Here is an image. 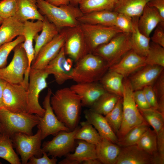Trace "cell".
<instances>
[{
	"label": "cell",
	"mask_w": 164,
	"mask_h": 164,
	"mask_svg": "<svg viewBox=\"0 0 164 164\" xmlns=\"http://www.w3.org/2000/svg\"><path fill=\"white\" fill-rule=\"evenodd\" d=\"M18 0L0 1V17L4 19L14 17L16 12Z\"/></svg>",
	"instance_id": "ee69618b"
},
{
	"label": "cell",
	"mask_w": 164,
	"mask_h": 164,
	"mask_svg": "<svg viewBox=\"0 0 164 164\" xmlns=\"http://www.w3.org/2000/svg\"><path fill=\"white\" fill-rule=\"evenodd\" d=\"M124 78L120 74L108 70L99 82L107 92L122 97Z\"/></svg>",
	"instance_id": "836d02e7"
},
{
	"label": "cell",
	"mask_w": 164,
	"mask_h": 164,
	"mask_svg": "<svg viewBox=\"0 0 164 164\" xmlns=\"http://www.w3.org/2000/svg\"><path fill=\"white\" fill-rule=\"evenodd\" d=\"M65 40V34L62 29L51 41L40 49L33 60L31 68L39 70L44 69L58 54L64 46Z\"/></svg>",
	"instance_id": "9a60e30c"
},
{
	"label": "cell",
	"mask_w": 164,
	"mask_h": 164,
	"mask_svg": "<svg viewBox=\"0 0 164 164\" xmlns=\"http://www.w3.org/2000/svg\"><path fill=\"white\" fill-rule=\"evenodd\" d=\"M147 5L156 9L161 16L164 19V0H151Z\"/></svg>",
	"instance_id": "f907efd6"
},
{
	"label": "cell",
	"mask_w": 164,
	"mask_h": 164,
	"mask_svg": "<svg viewBox=\"0 0 164 164\" xmlns=\"http://www.w3.org/2000/svg\"><path fill=\"white\" fill-rule=\"evenodd\" d=\"M48 3L56 6L69 4V0H45Z\"/></svg>",
	"instance_id": "816d5d0a"
},
{
	"label": "cell",
	"mask_w": 164,
	"mask_h": 164,
	"mask_svg": "<svg viewBox=\"0 0 164 164\" xmlns=\"http://www.w3.org/2000/svg\"><path fill=\"white\" fill-rule=\"evenodd\" d=\"M99 82L77 83L70 88L81 97L82 106L91 108L107 91Z\"/></svg>",
	"instance_id": "ffe728a7"
},
{
	"label": "cell",
	"mask_w": 164,
	"mask_h": 164,
	"mask_svg": "<svg viewBox=\"0 0 164 164\" xmlns=\"http://www.w3.org/2000/svg\"><path fill=\"white\" fill-rule=\"evenodd\" d=\"M22 33L24 38L22 45L26 53L28 61L29 69L30 71L31 64L34 58V50L33 47V41L38 33L41 31L43 22L41 20L34 22L28 20L24 23Z\"/></svg>",
	"instance_id": "603a6c76"
},
{
	"label": "cell",
	"mask_w": 164,
	"mask_h": 164,
	"mask_svg": "<svg viewBox=\"0 0 164 164\" xmlns=\"http://www.w3.org/2000/svg\"><path fill=\"white\" fill-rule=\"evenodd\" d=\"M13 147L21 157V164H27L32 156L39 158L43 155L41 147L42 140L41 131L38 129L34 135H29L19 132L11 138Z\"/></svg>",
	"instance_id": "9c48e42d"
},
{
	"label": "cell",
	"mask_w": 164,
	"mask_h": 164,
	"mask_svg": "<svg viewBox=\"0 0 164 164\" xmlns=\"http://www.w3.org/2000/svg\"><path fill=\"white\" fill-rule=\"evenodd\" d=\"M133 97L135 102L139 109L150 108L142 90L134 91Z\"/></svg>",
	"instance_id": "7dc6e473"
},
{
	"label": "cell",
	"mask_w": 164,
	"mask_h": 164,
	"mask_svg": "<svg viewBox=\"0 0 164 164\" xmlns=\"http://www.w3.org/2000/svg\"><path fill=\"white\" fill-rule=\"evenodd\" d=\"M84 114L86 121L94 126L102 138L117 143L118 138L105 117L90 109L85 110Z\"/></svg>",
	"instance_id": "7402d4cb"
},
{
	"label": "cell",
	"mask_w": 164,
	"mask_h": 164,
	"mask_svg": "<svg viewBox=\"0 0 164 164\" xmlns=\"http://www.w3.org/2000/svg\"><path fill=\"white\" fill-rule=\"evenodd\" d=\"M147 122L138 125L130 130L117 144L120 147L136 145L143 134L149 127Z\"/></svg>",
	"instance_id": "f35d334b"
},
{
	"label": "cell",
	"mask_w": 164,
	"mask_h": 164,
	"mask_svg": "<svg viewBox=\"0 0 164 164\" xmlns=\"http://www.w3.org/2000/svg\"><path fill=\"white\" fill-rule=\"evenodd\" d=\"M27 89L24 85L6 82L2 106L13 112L28 113Z\"/></svg>",
	"instance_id": "7c38bea8"
},
{
	"label": "cell",
	"mask_w": 164,
	"mask_h": 164,
	"mask_svg": "<svg viewBox=\"0 0 164 164\" xmlns=\"http://www.w3.org/2000/svg\"><path fill=\"white\" fill-rule=\"evenodd\" d=\"M0 157L11 164H21L20 159L13 149L11 138L4 133L0 137Z\"/></svg>",
	"instance_id": "8d00e7d4"
},
{
	"label": "cell",
	"mask_w": 164,
	"mask_h": 164,
	"mask_svg": "<svg viewBox=\"0 0 164 164\" xmlns=\"http://www.w3.org/2000/svg\"><path fill=\"white\" fill-rule=\"evenodd\" d=\"M72 72V80L77 83L99 82L109 66L102 58L88 53L76 62Z\"/></svg>",
	"instance_id": "3957f363"
},
{
	"label": "cell",
	"mask_w": 164,
	"mask_h": 164,
	"mask_svg": "<svg viewBox=\"0 0 164 164\" xmlns=\"http://www.w3.org/2000/svg\"><path fill=\"white\" fill-rule=\"evenodd\" d=\"M44 17V19L43 21L41 32L39 35L37 34L34 39L35 42L34 59L40 49L51 41L60 32L53 24L49 21L45 17Z\"/></svg>",
	"instance_id": "d6a6232c"
},
{
	"label": "cell",
	"mask_w": 164,
	"mask_h": 164,
	"mask_svg": "<svg viewBox=\"0 0 164 164\" xmlns=\"http://www.w3.org/2000/svg\"><path fill=\"white\" fill-rule=\"evenodd\" d=\"M162 22H164V19L157 10L147 5L139 18L138 27L142 33L147 37H150L152 31Z\"/></svg>",
	"instance_id": "d4e9b609"
},
{
	"label": "cell",
	"mask_w": 164,
	"mask_h": 164,
	"mask_svg": "<svg viewBox=\"0 0 164 164\" xmlns=\"http://www.w3.org/2000/svg\"><path fill=\"white\" fill-rule=\"evenodd\" d=\"M121 96L107 92L94 104L90 109L105 116L114 108Z\"/></svg>",
	"instance_id": "e575fe53"
},
{
	"label": "cell",
	"mask_w": 164,
	"mask_h": 164,
	"mask_svg": "<svg viewBox=\"0 0 164 164\" xmlns=\"http://www.w3.org/2000/svg\"><path fill=\"white\" fill-rule=\"evenodd\" d=\"M49 75L44 70L30 68L27 89L28 113L41 117L43 116L45 110L40 105L39 97L41 92L47 87L46 79Z\"/></svg>",
	"instance_id": "ba28073f"
},
{
	"label": "cell",
	"mask_w": 164,
	"mask_h": 164,
	"mask_svg": "<svg viewBox=\"0 0 164 164\" xmlns=\"http://www.w3.org/2000/svg\"><path fill=\"white\" fill-rule=\"evenodd\" d=\"M138 19H132L133 28L130 38L132 50L138 54L146 57L149 51L151 39L139 30L138 27Z\"/></svg>",
	"instance_id": "4dcf8cb0"
},
{
	"label": "cell",
	"mask_w": 164,
	"mask_h": 164,
	"mask_svg": "<svg viewBox=\"0 0 164 164\" xmlns=\"http://www.w3.org/2000/svg\"><path fill=\"white\" fill-rule=\"evenodd\" d=\"M115 26L123 32L131 33L133 28V19L126 15L118 13L116 18Z\"/></svg>",
	"instance_id": "f6af8a7d"
},
{
	"label": "cell",
	"mask_w": 164,
	"mask_h": 164,
	"mask_svg": "<svg viewBox=\"0 0 164 164\" xmlns=\"http://www.w3.org/2000/svg\"><path fill=\"white\" fill-rule=\"evenodd\" d=\"M152 42L164 47V22L160 23L155 29Z\"/></svg>",
	"instance_id": "c3c4849f"
},
{
	"label": "cell",
	"mask_w": 164,
	"mask_h": 164,
	"mask_svg": "<svg viewBox=\"0 0 164 164\" xmlns=\"http://www.w3.org/2000/svg\"><path fill=\"white\" fill-rule=\"evenodd\" d=\"M116 0H82L79 8L83 13L86 14L103 10L113 11Z\"/></svg>",
	"instance_id": "d590c367"
},
{
	"label": "cell",
	"mask_w": 164,
	"mask_h": 164,
	"mask_svg": "<svg viewBox=\"0 0 164 164\" xmlns=\"http://www.w3.org/2000/svg\"><path fill=\"white\" fill-rule=\"evenodd\" d=\"M151 0H116L113 11L126 15L132 19L139 18L147 3Z\"/></svg>",
	"instance_id": "f546056e"
},
{
	"label": "cell",
	"mask_w": 164,
	"mask_h": 164,
	"mask_svg": "<svg viewBox=\"0 0 164 164\" xmlns=\"http://www.w3.org/2000/svg\"><path fill=\"white\" fill-rule=\"evenodd\" d=\"M80 127L77 126L71 131L60 132L51 140L43 143V152L55 158L66 156L73 152L76 145L75 136Z\"/></svg>",
	"instance_id": "8fae6325"
},
{
	"label": "cell",
	"mask_w": 164,
	"mask_h": 164,
	"mask_svg": "<svg viewBox=\"0 0 164 164\" xmlns=\"http://www.w3.org/2000/svg\"><path fill=\"white\" fill-rule=\"evenodd\" d=\"M164 68L159 66L146 65L131 74L128 78L133 91L142 90L146 86H152L164 71Z\"/></svg>",
	"instance_id": "ac0fdd59"
},
{
	"label": "cell",
	"mask_w": 164,
	"mask_h": 164,
	"mask_svg": "<svg viewBox=\"0 0 164 164\" xmlns=\"http://www.w3.org/2000/svg\"><path fill=\"white\" fill-rule=\"evenodd\" d=\"M123 85V118L120 128L116 134L118 139L123 137L134 127L146 122L135 102L134 91L128 77L124 78Z\"/></svg>",
	"instance_id": "8992f818"
},
{
	"label": "cell",
	"mask_w": 164,
	"mask_h": 164,
	"mask_svg": "<svg viewBox=\"0 0 164 164\" xmlns=\"http://www.w3.org/2000/svg\"><path fill=\"white\" fill-rule=\"evenodd\" d=\"M145 121L153 128L157 138L158 155L164 163V114L158 110L149 108L139 109Z\"/></svg>",
	"instance_id": "e0dca14e"
},
{
	"label": "cell",
	"mask_w": 164,
	"mask_h": 164,
	"mask_svg": "<svg viewBox=\"0 0 164 164\" xmlns=\"http://www.w3.org/2000/svg\"><path fill=\"white\" fill-rule=\"evenodd\" d=\"M105 117L116 135L121 126L123 118L122 97H120L113 109Z\"/></svg>",
	"instance_id": "60d3db41"
},
{
	"label": "cell",
	"mask_w": 164,
	"mask_h": 164,
	"mask_svg": "<svg viewBox=\"0 0 164 164\" xmlns=\"http://www.w3.org/2000/svg\"><path fill=\"white\" fill-rule=\"evenodd\" d=\"M0 122L2 132L10 138L15 133L21 132L32 135L33 128L39 124V116L28 113L11 111L0 107Z\"/></svg>",
	"instance_id": "277c9868"
},
{
	"label": "cell",
	"mask_w": 164,
	"mask_h": 164,
	"mask_svg": "<svg viewBox=\"0 0 164 164\" xmlns=\"http://www.w3.org/2000/svg\"><path fill=\"white\" fill-rule=\"evenodd\" d=\"M146 65L145 57L131 50L118 62L110 67L108 70L115 71L125 78Z\"/></svg>",
	"instance_id": "d6986e66"
},
{
	"label": "cell",
	"mask_w": 164,
	"mask_h": 164,
	"mask_svg": "<svg viewBox=\"0 0 164 164\" xmlns=\"http://www.w3.org/2000/svg\"><path fill=\"white\" fill-rule=\"evenodd\" d=\"M52 94L51 90L49 88L43 102L45 114L43 117L39 116V122L37 126L40 130L42 140L50 135L55 136L61 131H70L58 119L52 108L50 100Z\"/></svg>",
	"instance_id": "5bb4252c"
},
{
	"label": "cell",
	"mask_w": 164,
	"mask_h": 164,
	"mask_svg": "<svg viewBox=\"0 0 164 164\" xmlns=\"http://www.w3.org/2000/svg\"><path fill=\"white\" fill-rule=\"evenodd\" d=\"M4 19H3V18H2L0 17V26L3 22Z\"/></svg>",
	"instance_id": "9f6ffc18"
},
{
	"label": "cell",
	"mask_w": 164,
	"mask_h": 164,
	"mask_svg": "<svg viewBox=\"0 0 164 164\" xmlns=\"http://www.w3.org/2000/svg\"><path fill=\"white\" fill-rule=\"evenodd\" d=\"M37 5L40 13L60 31L67 28L78 26V19L83 14L78 6L70 4L56 6L45 0H37Z\"/></svg>",
	"instance_id": "7a4b0ae2"
},
{
	"label": "cell",
	"mask_w": 164,
	"mask_h": 164,
	"mask_svg": "<svg viewBox=\"0 0 164 164\" xmlns=\"http://www.w3.org/2000/svg\"><path fill=\"white\" fill-rule=\"evenodd\" d=\"M118 13L113 10L98 11L83 14L78 20L80 23L115 26Z\"/></svg>",
	"instance_id": "f1b7e54d"
},
{
	"label": "cell",
	"mask_w": 164,
	"mask_h": 164,
	"mask_svg": "<svg viewBox=\"0 0 164 164\" xmlns=\"http://www.w3.org/2000/svg\"><path fill=\"white\" fill-rule=\"evenodd\" d=\"M81 127L76 133L75 139L84 141L87 142L97 145L102 138L93 126L87 121L80 123Z\"/></svg>",
	"instance_id": "74e56055"
},
{
	"label": "cell",
	"mask_w": 164,
	"mask_h": 164,
	"mask_svg": "<svg viewBox=\"0 0 164 164\" xmlns=\"http://www.w3.org/2000/svg\"><path fill=\"white\" fill-rule=\"evenodd\" d=\"M136 145L140 149L153 156L155 164H161L158 155L157 136L154 130L149 127Z\"/></svg>",
	"instance_id": "1f68e13d"
},
{
	"label": "cell",
	"mask_w": 164,
	"mask_h": 164,
	"mask_svg": "<svg viewBox=\"0 0 164 164\" xmlns=\"http://www.w3.org/2000/svg\"><path fill=\"white\" fill-rule=\"evenodd\" d=\"M96 145L97 159L101 164H115L121 147L102 138Z\"/></svg>",
	"instance_id": "83f0119b"
},
{
	"label": "cell",
	"mask_w": 164,
	"mask_h": 164,
	"mask_svg": "<svg viewBox=\"0 0 164 164\" xmlns=\"http://www.w3.org/2000/svg\"><path fill=\"white\" fill-rule=\"evenodd\" d=\"M1 162H0V164H1Z\"/></svg>",
	"instance_id": "680465c9"
},
{
	"label": "cell",
	"mask_w": 164,
	"mask_h": 164,
	"mask_svg": "<svg viewBox=\"0 0 164 164\" xmlns=\"http://www.w3.org/2000/svg\"><path fill=\"white\" fill-rule=\"evenodd\" d=\"M6 82L0 79V107L2 106L3 92Z\"/></svg>",
	"instance_id": "f5cc1de1"
},
{
	"label": "cell",
	"mask_w": 164,
	"mask_h": 164,
	"mask_svg": "<svg viewBox=\"0 0 164 164\" xmlns=\"http://www.w3.org/2000/svg\"><path fill=\"white\" fill-rule=\"evenodd\" d=\"M66 56L63 46L56 56L43 69L49 75H53L59 85L72 80L73 60L67 59Z\"/></svg>",
	"instance_id": "2e32d148"
},
{
	"label": "cell",
	"mask_w": 164,
	"mask_h": 164,
	"mask_svg": "<svg viewBox=\"0 0 164 164\" xmlns=\"http://www.w3.org/2000/svg\"><path fill=\"white\" fill-rule=\"evenodd\" d=\"M82 0H69V4L74 6L78 7Z\"/></svg>",
	"instance_id": "11a10c76"
},
{
	"label": "cell",
	"mask_w": 164,
	"mask_h": 164,
	"mask_svg": "<svg viewBox=\"0 0 164 164\" xmlns=\"http://www.w3.org/2000/svg\"><path fill=\"white\" fill-rule=\"evenodd\" d=\"M83 164H101V162L98 159H90L83 161Z\"/></svg>",
	"instance_id": "db71d44e"
},
{
	"label": "cell",
	"mask_w": 164,
	"mask_h": 164,
	"mask_svg": "<svg viewBox=\"0 0 164 164\" xmlns=\"http://www.w3.org/2000/svg\"><path fill=\"white\" fill-rule=\"evenodd\" d=\"M130 38L131 33L121 32L107 43L97 47L92 53L102 58L110 67L132 50Z\"/></svg>",
	"instance_id": "52a82bcc"
},
{
	"label": "cell",
	"mask_w": 164,
	"mask_h": 164,
	"mask_svg": "<svg viewBox=\"0 0 164 164\" xmlns=\"http://www.w3.org/2000/svg\"><path fill=\"white\" fill-rule=\"evenodd\" d=\"M74 152L67 154L66 158L60 161V164H79L90 159H97L96 152V145L79 140Z\"/></svg>",
	"instance_id": "cb8c5ba5"
},
{
	"label": "cell",
	"mask_w": 164,
	"mask_h": 164,
	"mask_svg": "<svg viewBox=\"0 0 164 164\" xmlns=\"http://www.w3.org/2000/svg\"><path fill=\"white\" fill-rule=\"evenodd\" d=\"M145 63L146 65L164 67V47L150 42L149 51L145 57Z\"/></svg>",
	"instance_id": "ab89813d"
},
{
	"label": "cell",
	"mask_w": 164,
	"mask_h": 164,
	"mask_svg": "<svg viewBox=\"0 0 164 164\" xmlns=\"http://www.w3.org/2000/svg\"><path fill=\"white\" fill-rule=\"evenodd\" d=\"M50 103L58 119L70 131L77 126L82 106L80 96L70 87H65L53 94Z\"/></svg>",
	"instance_id": "6da1fadb"
},
{
	"label": "cell",
	"mask_w": 164,
	"mask_h": 164,
	"mask_svg": "<svg viewBox=\"0 0 164 164\" xmlns=\"http://www.w3.org/2000/svg\"><path fill=\"white\" fill-rule=\"evenodd\" d=\"M63 29L65 34L64 48L66 55L76 63L84 55L90 53L79 24L75 27Z\"/></svg>",
	"instance_id": "4fadbf2b"
},
{
	"label": "cell",
	"mask_w": 164,
	"mask_h": 164,
	"mask_svg": "<svg viewBox=\"0 0 164 164\" xmlns=\"http://www.w3.org/2000/svg\"><path fill=\"white\" fill-rule=\"evenodd\" d=\"M24 38L19 36L14 40L5 43L0 46V68L4 67L7 64L8 57L11 51L18 44L23 43Z\"/></svg>",
	"instance_id": "b9f144b4"
},
{
	"label": "cell",
	"mask_w": 164,
	"mask_h": 164,
	"mask_svg": "<svg viewBox=\"0 0 164 164\" xmlns=\"http://www.w3.org/2000/svg\"><path fill=\"white\" fill-rule=\"evenodd\" d=\"M46 153L43 152V156L36 158L34 156L31 157L29 159L27 164H56L57 159L56 158L52 157L50 158Z\"/></svg>",
	"instance_id": "681fc988"
},
{
	"label": "cell",
	"mask_w": 164,
	"mask_h": 164,
	"mask_svg": "<svg viewBox=\"0 0 164 164\" xmlns=\"http://www.w3.org/2000/svg\"><path fill=\"white\" fill-rule=\"evenodd\" d=\"M90 53L98 46L109 41L118 34L123 32L115 26L80 23Z\"/></svg>",
	"instance_id": "30bf717a"
},
{
	"label": "cell",
	"mask_w": 164,
	"mask_h": 164,
	"mask_svg": "<svg viewBox=\"0 0 164 164\" xmlns=\"http://www.w3.org/2000/svg\"><path fill=\"white\" fill-rule=\"evenodd\" d=\"M22 43L13 50V56L9 65L0 68V79L9 83L23 84L27 87L25 84L28 85L29 70L28 59Z\"/></svg>",
	"instance_id": "5b68a950"
},
{
	"label": "cell",
	"mask_w": 164,
	"mask_h": 164,
	"mask_svg": "<svg viewBox=\"0 0 164 164\" xmlns=\"http://www.w3.org/2000/svg\"><path fill=\"white\" fill-rule=\"evenodd\" d=\"M115 164H155L154 157L136 145L121 147Z\"/></svg>",
	"instance_id": "44dd1931"
},
{
	"label": "cell",
	"mask_w": 164,
	"mask_h": 164,
	"mask_svg": "<svg viewBox=\"0 0 164 164\" xmlns=\"http://www.w3.org/2000/svg\"></svg>",
	"instance_id": "91938a15"
},
{
	"label": "cell",
	"mask_w": 164,
	"mask_h": 164,
	"mask_svg": "<svg viewBox=\"0 0 164 164\" xmlns=\"http://www.w3.org/2000/svg\"><path fill=\"white\" fill-rule=\"evenodd\" d=\"M156 95L159 111L164 114V72L161 73L152 85Z\"/></svg>",
	"instance_id": "7bdbcfd3"
},
{
	"label": "cell",
	"mask_w": 164,
	"mask_h": 164,
	"mask_svg": "<svg viewBox=\"0 0 164 164\" xmlns=\"http://www.w3.org/2000/svg\"><path fill=\"white\" fill-rule=\"evenodd\" d=\"M2 134V132L1 127V123L0 122V137L1 136Z\"/></svg>",
	"instance_id": "6f0895ef"
},
{
	"label": "cell",
	"mask_w": 164,
	"mask_h": 164,
	"mask_svg": "<svg viewBox=\"0 0 164 164\" xmlns=\"http://www.w3.org/2000/svg\"><path fill=\"white\" fill-rule=\"evenodd\" d=\"M23 27L24 23L14 17L4 19L0 26V46L22 35Z\"/></svg>",
	"instance_id": "4316f807"
},
{
	"label": "cell",
	"mask_w": 164,
	"mask_h": 164,
	"mask_svg": "<svg viewBox=\"0 0 164 164\" xmlns=\"http://www.w3.org/2000/svg\"><path fill=\"white\" fill-rule=\"evenodd\" d=\"M14 17L22 23L30 20L43 21L45 18L38 9L37 0H18Z\"/></svg>",
	"instance_id": "484cf974"
},
{
	"label": "cell",
	"mask_w": 164,
	"mask_h": 164,
	"mask_svg": "<svg viewBox=\"0 0 164 164\" xmlns=\"http://www.w3.org/2000/svg\"><path fill=\"white\" fill-rule=\"evenodd\" d=\"M142 90L150 108L159 111L158 101L152 86H146Z\"/></svg>",
	"instance_id": "bcb514c9"
}]
</instances>
